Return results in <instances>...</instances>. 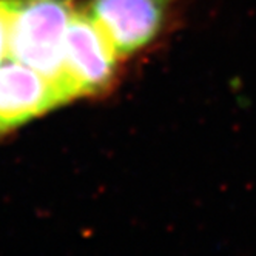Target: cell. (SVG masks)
<instances>
[{
	"mask_svg": "<svg viewBox=\"0 0 256 256\" xmlns=\"http://www.w3.org/2000/svg\"><path fill=\"white\" fill-rule=\"evenodd\" d=\"M70 0H14L10 30V58L64 86L65 36L74 14Z\"/></svg>",
	"mask_w": 256,
	"mask_h": 256,
	"instance_id": "6da1fadb",
	"label": "cell"
},
{
	"mask_svg": "<svg viewBox=\"0 0 256 256\" xmlns=\"http://www.w3.org/2000/svg\"><path fill=\"white\" fill-rule=\"evenodd\" d=\"M119 59L91 16L74 11L64 46V86L70 100L105 91L113 82Z\"/></svg>",
	"mask_w": 256,
	"mask_h": 256,
	"instance_id": "7a4b0ae2",
	"label": "cell"
},
{
	"mask_svg": "<svg viewBox=\"0 0 256 256\" xmlns=\"http://www.w3.org/2000/svg\"><path fill=\"white\" fill-rule=\"evenodd\" d=\"M168 0H93L86 11L119 58L147 46L162 30Z\"/></svg>",
	"mask_w": 256,
	"mask_h": 256,
	"instance_id": "3957f363",
	"label": "cell"
},
{
	"mask_svg": "<svg viewBox=\"0 0 256 256\" xmlns=\"http://www.w3.org/2000/svg\"><path fill=\"white\" fill-rule=\"evenodd\" d=\"M68 102L65 93L31 66L6 58L0 62V133Z\"/></svg>",
	"mask_w": 256,
	"mask_h": 256,
	"instance_id": "277c9868",
	"label": "cell"
},
{
	"mask_svg": "<svg viewBox=\"0 0 256 256\" xmlns=\"http://www.w3.org/2000/svg\"><path fill=\"white\" fill-rule=\"evenodd\" d=\"M14 0H0V62L10 58V30Z\"/></svg>",
	"mask_w": 256,
	"mask_h": 256,
	"instance_id": "5b68a950",
	"label": "cell"
}]
</instances>
